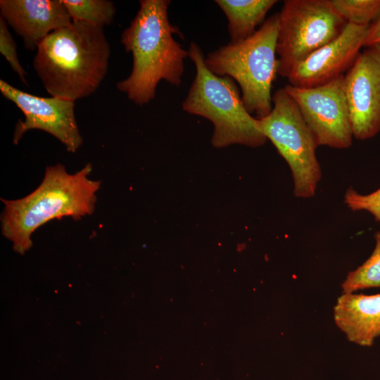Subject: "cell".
Returning <instances> with one entry per match:
<instances>
[{
    "label": "cell",
    "mask_w": 380,
    "mask_h": 380,
    "mask_svg": "<svg viewBox=\"0 0 380 380\" xmlns=\"http://www.w3.org/2000/svg\"><path fill=\"white\" fill-rule=\"evenodd\" d=\"M169 0H141L139 8L122 32L121 43L132 56L129 75L117 88L137 105L153 100L161 80L179 86L188 51L174 38L179 28L170 23Z\"/></svg>",
    "instance_id": "1"
},
{
    "label": "cell",
    "mask_w": 380,
    "mask_h": 380,
    "mask_svg": "<svg viewBox=\"0 0 380 380\" xmlns=\"http://www.w3.org/2000/svg\"><path fill=\"white\" fill-rule=\"evenodd\" d=\"M110 46L103 27L72 21L37 46L33 67L46 91L75 101L96 91L106 75Z\"/></svg>",
    "instance_id": "2"
},
{
    "label": "cell",
    "mask_w": 380,
    "mask_h": 380,
    "mask_svg": "<svg viewBox=\"0 0 380 380\" xmlns=\"http://www.w3.org/2000/svg\"><path fill=\"white\" fill-rule=\"evenodd\" d=\"M92 166L87 163L70 174L61 164L46 167L39 186L17 200L1 199L3 235L23 253L32 246L33 232L53 219L70 217L79 220L94 213L101 182L89 178Z\"/></svg>",
    "instance_id": "3"
},
{
    "label": "cell",
    "mask_w": 380,
    "mask_h": 380,
    "mask_svg": "<svg viewBox=\"0 0 380 380\" xmlns=\"http://www.w3.org/2000/svg\"><path fill=\"white\" fill-rule=\"evenodd\" d=\"M188 53L196 67V75L182 109L213 123L212 145L216 148L232 144L255 148L265 144L267 139L258 129L255 118L244 106L235 81L211 72L196 43L190 44Z\"/></svg>",
    "instance_id": "4"
},
{
    "label": "cell",
    "mask_w": 380,
    "mask_h": 380,
    "mask_svg": "<svg viewBox=\"0 0 380 380\" xmlns=\"http://www.w3.org/2000/svg\"><path fill=\"white\" fill-rule=\"evenodd\" d=\"M278 20L279 13L272 15L251 37L220 47L204 60L211 72L238 83L244 106L258 118L267 116L272 109L271 89L278 70Z\"/></svg>",
    "instance_id": "5"
},
{
    "label": "cell",
    "mask_w": 380,
    "mask_h": 380,
    "mask_svg": "<svg viewBox=\"0 0 380 380\" xmlns=\"http://www.w3.org/2000/svg\"><path fill=\"white\" fill-rule=\"evenodd\" d=\"M272 109L265 117L255 118L258 129L287 163L296 197L314 196L322 177L316 156V139L292 98L284 88L272 95Z\"/></svg>",
    "instance_id": "6"
},
{
    "label": "cell",
    "mask_w": 380,
    "mask_h": 380,
    "mask_svg": "<svg viewBox=\"0 0 380 380\" xmlns=\"http://www.w3.org/2000/svg\"><path fill=\"white\" fill-rule=\"evenodd\" d=\"M347 23L334 11L330 0H286L279 13L277 74L291 70L336 38Z\"/></svg>",
    "instance_id": "7"
},
{
    "label": "cell",
    "mask_w": 380,
    "mask_h": 380,
    "mask_svg": "<svg viewBox=\"0 0 380 380\" xmlns=\"http://www.w3.org/2000/svg\"><path fill=\"white\" fill-rule=\"evenodd\" d=\"M298 106L319 146L347 148L353 132L344 89V75L314 87H284Z\"/></svg>",
    "instance_id": "8"
},
{
    "label": "cell",
    "mask_w": 380,
    "mask_h": 380,
    "mask_svg": "<svg viewBox=\"0 0 380 380\" xmlns=\"http://www.w3.org/2000/svg\"><path fill=\"white\" fill-rule=\"evenodd\" d=\"M2 95L15 104L25 119L17 122L13 144H18L30 129L44 131L60 141L70 153H75L83 140L75 115V101L58 97L30 94L0 80Z\"/></svg>",
    "instance_id": "9"
},
{
    "label": "cell",
    "mask_w": 380,
    "mask_h": 380,
    "mask_svg": "<svg viewBox=\"0 0 380 380\" xmlns=\"http://www.w3.org/2000/svg\"><path fill=\"white\" fill-rule=\"evenodd\" d=\"M353 138L371 139L380 132V45L360 53L344 75Z\"/></svg>",
    "instance_id": "10"
},
{
    "label": "cell",
    "mask_w": 380,
    "mask_h": 380,
    "mask_svg": "<svg viewBox=\"0 0 380 380\" xmlns=\"http://www.w3.org/2000/svg\"><path fill=\"white\" fill-rule=\"evenodd\" d=\"M367 26L347 23L341 34L295 66L287 75L289 84L317 87L344 75L358 56Z\"/></svg>",
    "instance_id": "11"
},
{
    "label": "cell",
    "mask_w": 380,
    "mask_h": 380,
    "mask_svg": "<svg viewBox=\"0 0 380 380\" xmlns=\"http://www.w3.org/2000/svg\"><path fill=\"white\" fill-rule=\"evenodd\" d=\"M1 17L35 50L50 33L72 22L62 0H1Z\"/></svg>",
    "instance_id": "12"
},
{
    "label": "cell",
    "mask_w": 380,
    "mask_h": 380,
    "mask_svg": "<svg viewBox=\"0 0 380 380\" xmlns=\"http://www.w3.org/2000/svg\"><path fill=\"white\" fill-rule=\"evenodd\" d=\"M334 319L349 341L372 346L380 336V294L343 293L334 308Z\"/></svg>",
    "instance_id": "13"
},
{
    "label": "cell",
    "mask_w": 380,
    "mask_h": 380,
    "mask_svg": "<svg viewBox=\"0 0 380 380\" xmlns=\"http://www.w3.org/2000/svg\"><path fill=\"white\" fill-rule=\"evenodd\" d=\"M277 2L274 0H216L215 3L228 20L229 43H239L251 37Z\"/></svg>",
    "instance_id": "14"
},
{
    "label": "cell",
    "mask_w": 380,
    "mask_h": 380,
    "mask_svg": "<svg viewBox=\"0 0 380 380\" xmlns=\"http://www.w3.org/2000/svg\"><path fill=\"white\" fill-rule=\"evenodd\" d=\"M72 20L103 27L114 20L116 8L108 0H62Z\"/></svg>",
    "instance_id": "15"
},
{
    "label": "cell",
    "mask_w": 380,
    "mask_h": 380,
    "mask_svg": "<svg viewBox=\"0 0 380 380\" xmlns=\"http://www.w3.org/2000/svg\"><path fill=\"white\" fill-rule=\"evenodd\" d=\"M374 239L376 244L371 255L346 276L341 285L343 293L380 288V231L375 233Z\"/></svg>",
    "instance_id": "16"
},
{
    "label": "cell",
    "mask_w": 380,
    "mask_h": 380,
    "mask_svg": "<svg viewBox=\"0 0 380 380\" xmlns=\"http://www.w3.org/2000/svg\"><path fill=\"white\" fill-rule=\"evenodd\" d=\"M330 3L347 23L367 26L380 15V0H330Z\"/></svg>",
    "instance_id": "17"
},
{
    "label": "cell",
    "mask_w": 380,
    "mask_h": 380,
    "mask_svg": "<svg viewBox=\"0 0 380 380\" xmlns=\"http://www.w3.org/2000/svg\"><path fill=\"white\" fill-rule=\"evenodd\" d=\"M344 203L353 211H367L380 222V188L369 194H359L350 187L344 195Z\"/></svg>",
    "instance_id": "18"
},
{
    "label": "cell",
    "mask_w": 380,
    "mask_h": 380,
    "mask_svg": "<svg viewBox=\"0 0 380 380\" xmlns=\"http://www.w3.org/2000/svg\"><path fill=\"white\" fill-rule=\"evenodd\" d=\"M15 42L8 30V25L0 16V52L5 57L12 70L18 75L23 84H27V72L21 65L17 53Z\"/></svg>",
    "instance_id": "19"
},
{
    "label": "cell",
    "mask_w": 380,
    "mask_h": 380,
    "mask_svg": "<svg viewBox=\"0 0 380 380\" xmlns=\"http://www.w3.org/2000/svg\"><path fill=\"white\" fill-rule=\"evenodd\" d=\"M380 45V15L368 27L364 46Z\"/></svg>",
    "instance_id": "20"
}]
</instances>
